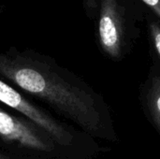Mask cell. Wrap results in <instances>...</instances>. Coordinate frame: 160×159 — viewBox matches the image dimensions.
Masks as SVG:
<instances>
[{
    "label": "cell",
    "mask_w": 160,
    "mask_h": 159,
    "mask_svg": "<svg viewBox=\"0 0 160 159\" xmlns=\"http://www.w3.org/2000/svg\"><path fill=\"white\" fill-rule=\"evenodd\" d=\"M148 104L151 114L160 128V79H155L151 85L148 94Z\"/></svg>",
    "instance_id": "obj_5"
},
{
    "label": "cell",
    "mask_w": 160,
    "mask_h": 159,
    "mask_svg": "<svg viewBox=\"0 0 160 159\" xmlns=\"http://www.w3.org/2000/svg\"><path fill=\"white\" fill-rule=\"evenodd\" d=\"M145 22L151 42L160 57V21L147 9Z\"/></svg>",
    "instance_id": "obj_6"
},
{
    "label": "cell",
    "mask_w": 160,
    "mask_h": 159,
    "mask_svg": "<svg viewBox=\"0 0 160 159\" xmlns=\"http://www.w3.org/2000/svg\"><path fill=\"white\" fill-rule=\"evenodd\" d=\"M0 79L88 133L100 132L101 116L93 94L50 56L10 47L0 52Z\"/></svg>",
    "instance_id": "obj_1"
},
{
    "label": "cell",
    "mask_w": 160,
    "mask_h": 159,
    "mask_svg": "<svg viewBox=\"0 0 160 159\" xmlns=\"http://www.w3.org/2000/svg\"><path fill=\"white\" fill-rule=\"evenodd\" d=\"M0 102L38 124L62 147L69 150L75 145V136L69 128L2 79H0Z\"/></svg>",
    "instance_id": "obj_4"
},
{
    "label": "cell",
    "mask_w": 160,
    "mask_h": 159,
    "mask_svg": "<svg viewBox=\"0 0 160 159\" xmlns=\"http://www.w3.org/2000/svg\"><path fill=\"white\" fill-rule=\"evenodd\" d=\"M142 5L160 21V0H140Z\"/></svg>",
    "instance_id": "obj_8"
},
{
    "label": "cell",
    "mask_w": 160,
    "mask_h": 159,
    "mask_svg": "<svg viewBox=\"0 0 160 159\" xmlns=\"http://www.w3.org/2000/svg\"><path fill=\"white\" fill-rule=\"evenodd\" d=\"M0 148L25 159H66L69 150L58 144L41 127L0 107Z\"/></svg>",
    "instance_id": "obj_3"
},
{
    "label": "cell",
    "mask_w": 160,
    "mask_h": 159,
    "mask_svg": "<svg viewBox=\"0 0 160 159\" xmlns=\"http://www.w3.org/2000/svg\"><path fill=\"white\" fill-rule=\"evenodd\" d=\"M146 11L140 0H98L95 21L100 49L113 59L123 57L139 37Z\"/></svg>",
    "instance_id": "obj_2"
},
{
    "label": "cell",
    "mask_w": 160,
    "mask_h": 159,
    "mask_svg": "<svg viewBox=\"0 0 160 159\" xmlns=\"http://www.w3.org/2000/svg\"><path fill=\"white\" fill-rule=\"evenodd\" d=\"M85 15L90 20H96L98 7V0H81Z\"/></svg>",
    "instance_id": "obj_7"
},
{
    "label": "cell",
    "mask_w": 160,
    "mask_h": 159,
    "mask_svg": "<svg viewBox=\"0 0 160 159\" xmlns=\"http://www.w3.org/2000/svg\"><path fill=\"white\" fill-rule=\"evenodd\" d=\"M0 159H25L22 158L20 157H17V156H14L10 153H8L6 152L5 150L1 149L0 148Z\"/></svg>",
    "instance_id": "obj_9"
}]
</instances>
